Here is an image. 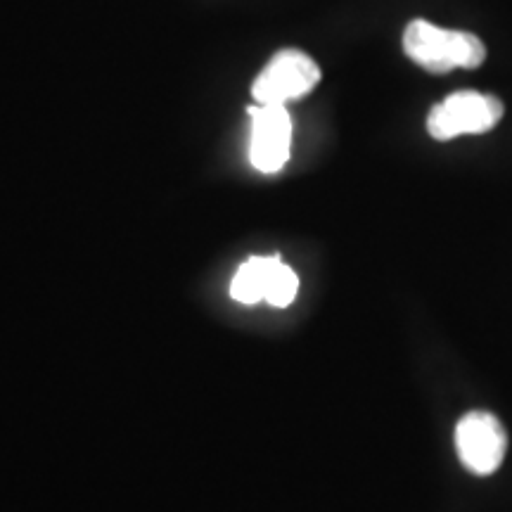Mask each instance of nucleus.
Instances as JSON below:
<instances>
[{
    "label": "nucleus",
    "instance_id": "obj_4",
    "mask_svg": "<svg viewBox=\"0 0 512 512\" xmlns=\"http://www.w3.org/2000/svg\"><path fill=\"white\" fill-rule=\"evenodd\" d=\"M456 451L470 472L479 477L494 475L508 451V434L496 415L472 411L458 420Z\"/></svg>",
    "mask_w": 512,
    "mask_h": 512
},
{
    "label": "nucleus",
    "instance_id": "obj_2",
    "mask_svg": "<svg viewBox=\"0 0 512 512\" xmlns=\"http://www.w3.org/2000/svg\"><path fill=\"white\" fill-rule=\"evenodd\" d=\"M503 119V102L494 95L460 91L448 95L432 107L427 131L434 140H453L458 136H477L491 131Z\"/></svg>",
    "mask_w": 512,
    "mask_h": 512
},
{
    "label": "nucleus",
    "instance_id": "obj_5",
    "mask_svg": "<svg viewBox=\"0 0 512 512\" xmlns=\"http://www.w3.org/2000/svg\"><path fill=\"white\" fill-rule=\"evenodd\" d=\"M252 138L249 159L261 174H278L290 159L292 119L285 105H256L249 110Z\"/></svg>",
    "mask_w": 512,
    "mask_h": 512
},
{
    "label": "nucleus",
    "instance_id": "obj_3",
    "mask_svg": "<svg viewBox=\"0 0 512 512\" xmlns=\"http://www.w3.org/2000/svg\"><path fill=\"white\" fill-rule=\"evenodd\" d=\"M320 81V67L302 50H280L252 83L256 105H287L304 98Z\"/></svg>",
    "mask_w": 512,
    "mask_h": 512
},
{
    "label": "nucleus",
    "instance_id": "obj_1",
    "mask_svg": "<svg viewBox=\"0 0 512 512\" xmlns=\"http://www.w3.org/2000/svg\"><path fill=\"white\" fill-rule=\"evenodd\" d=\"M403 50L418 67L432 74L475 69L486 57V48L479 36L470 31L437 27L427 19H413L408 24L403 31Z\"/></svg>",
    "mask_w": 512,
    "mask_h": 512
},
{
    "label": "nucleus",
    "instance_id": "obj_6",
    "mask_svg": "<svg viewBox=\"0 0 512 512\" xmlns=\"http://www.w3.org/2000/svg\"><path fill=\"white\" fill-rule=\"evenodd\" d=\"M275 256H252L238 268L233 283H230V297L240 304H259L264 302L268 273H271Z\"/></svg>",
    "mask_w": 512,
    "mask_h": 512
},
{
    "label": "nucleus",
    "instance_id": "obj_7",
    "mask_svg": "<svg viewBox=\"0 0 512 512\" xmlns=\"http://www.w3.org/2000/svg\"><path fill=\"white\" fill-rule=\"evenodd\" d=\"M297 290H299L297 273H294L287 264H283L280 256H275L271 273H268L264 302H268L271 306H278V309H285V306H290L294 302Z\"/></svg>",
    "mask_w": 512,
    "mask_h": 512
}]
</instances>
